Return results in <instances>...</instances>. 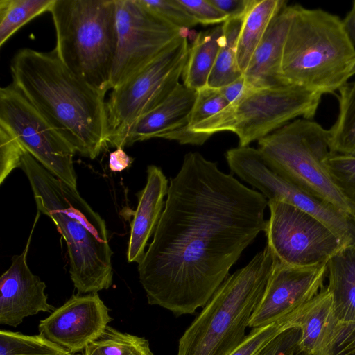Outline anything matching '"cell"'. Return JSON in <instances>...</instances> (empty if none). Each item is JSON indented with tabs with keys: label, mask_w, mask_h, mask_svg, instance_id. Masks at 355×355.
<instances>
[{
	"label": "cell",
	"mask_w": 355,
	"mask_h": 355,
	"mask_svg": "<svg viewBox=\"0 0 355 355\" xmlns=\"http://www.w3.org/2000/svg\"><path fill=\"white\" fill-rule=\"evenodd\" d=\"M268 200L216 162L189 152L171 178L153 239L138 265L150 305L175 316L205 306L265 228Z\"/></svg>",
	"instance_id": "1"
},
{
	"label": "cell",
	"mask_w": 355,
	"mask_h": 355,
	"mask_svg": "<svg viewBox=\"0 0 355 355\" xmlns=\"http://www.w3.org/2000/svg\"><path fill=\"white\" fill-rule=\"evenodd\" d=\"M10 73L12 84L76 153L94 159L109 146L105 95L71 71L55 49H20Z\"/></svg>",
	"instance_id": "2"
},
{
	"label": "cell",
	"mask_w": 355,
	"mask_h": 355,
	"mask_svg": "<svg viewBox=\"0 0 355 355\" xmlns=\"http://www.w3.org/2000/svg\"><path fill=\"white\" fill-rule=\"evenodd\" d=\"M19 168L32 189L37 211L49 216L65 240L71 279L79 294L97 293L112 284V251L105 221L78 189L59 180L28 152Z\"/></svg>",
	"instance_id": "3"
},
{
	"label": "cell",
	"mask_w": 355,
	"mask_h": 355,
	"mask_svg": "<svg viewBox=\"0 0 355 355\" xmlns=\"http://www.w3.org/2000/svg\"><path fill=\"white\" fill-rule=\"evenodd\" d=\"M293 6L282 72L289 85L320 95L335 94L355 76V46L338 16Z\"/></svg>",
	"instance_id": "4"
},
{
	"label": "cell",
	"mask_w": 355,
	"mask_h": 355,
	"mask_svg": "<svg viewBox=\"0 0 355 355\" xmlns=\"http://www.w3.org/2000/svg\"><path fill=\"white\" fill-rule=\"evenodd\" d=\"M275 262L266 245L230 275L179 339L177 355H229L234 350L247 336Z\"/></svg>",
	"instance_id": "5"
},
{
	"label": "cell",
	"mask_w": 355,
	"mask_h": 355,
	"mask_svg": "<svg viewBox=\"0 0 355 355\" xmlns=\"http://www.w3.org/2000/svg\"><path fill=\"white\" fill-rule=\"evenodd\" d=\"M115 0H55L50 10L54 49L74 74L105 94L117 46Z\"/></svg>",
	"instance_id": "6"
},
{
	"label": "cell",
	"mask_w": 355,
	"mask_h": 355,
	"mask_svg": "<svg viewBox=\"0 0 355 355\" xmlns=\"http://www.w3.org/2000/svg\"><path fill=\"white\" fill-rule=\"evenodd\" d=\"M322 96L293 85L249 87L239 100L218 114L170 133L168 139L200 146L214 134L230 131L238 137L239 146H248L297 117L313 119Z\"/></svg>",
	"instance_id": "7"
},
{
	"label": "cell",
	"mask_w": 355,
	"mask_h": 355,
	"mask_svg": "<svg viewBox=\"0 0 355 355\" xmlns=\"http://www.w3.org/2000/svg\"><path fill=\"white\" fill-rule=\"evenodd\" d=\"M329 130L313 119H296L258 141L267 165L304 191L352 217L324 165L333 152Z\"/></svg>",
	"instance_id": "8"
},
{
	"label": "cell",
	"mask_w": 355,
	"mask_h": 355,
	"mask_svg": "<svg viewBox=\"0 0 355 355\" xmlns=\"http://www.w3.org/2000/svg\"><path fill=\"white\" fill-rule=\"evenodd\" d=\"M188 33L184 29L148 65L112 89L106 102L109 146L123 148L136 122L180 84L189 49Z\"/></svg>",
	"instance_id": "9"
},
{
	"label": "cell",
	"mask_w": 355,
	"mask_h": 355,
	"mask_svg": "<svg viewBox=\"0 0 355 355\" xmlns=\"http://www.w3.org/2000/svg\"><path fill=\"white\" fill-rule=\"evenodd\" d=\"M0 123L49 172L77 189L76 150L12 83L0 89Z\"/></svg>",
	"instance_id": "10"
},
{
	"label": "cell",
	"mask_w": 355,
	"mask_h": 355,
	"mask_svg": "<svg viewBox=\"0 0 355 355\" xmlns=\"http://www.w3.org/2000/svg\"><path fill=\"white\" fill-rule=\"evenodd\" d=\"M225 157L232 173L257 189L268 200L285 202L304 211L329 227L344 248H355V218L279 175L267 165L258 148L238 146L229 149Z\"/></svg>",
	"instance_id": "11"
},
{
	"label": "cell",
	"mask_w": 355,
	"mask_h": 355,
	"mask_svg": "<svg viewBox=\"0 0 355 355\" xmlns=\"http://www.w3.org/2000/svg\"><path fill=\"white\" fill-rule=\"evenodd\" d=\"M270 218L263 232L277 260L292 266H313L329 260L344 246L323 223L289 203L268 200Z\"/></svg>",
	"instance_id": "12"
},
{
	"label": "cell",
	"mask_w": 355,
	"mask_h": 355,
	"mask_svg": "<svg viewBox=\"0 0 355 355\" xmlns=\"http://www.w3.org/2000/svg\"><path fill=\"white\" fill-rule=\"evenodd\" d=\"M117 46L111 89L145 68L184 29H179L141 5L139 0H115Z\"/></svg>",
	"instance_id": "13"
},
{
	"label": "cell",
	"mask_w": 355,
	"mask_h": 355,
	"mask_svg": "<svg viewBox=\"0 0 355 355\" xmlns=\"http://www.w3.org/2000/svg\"><path fill=\"white\" fill-rule=\"evenodd\" d=\"M327 263L292 266L275 257L272 271L248 327L257 328L276 322L286 325L293 315L324 288Z\"/></svg>",
	"instance_id": "14"
},
{
	"label": "cell",
	"mask_w": 355,
	"mask_h": 355,
	"mask_svg": "<svg viewBox=\"0 0 355 355\" xmlns=\"http://www.w3.org/2000/svg\"><path fill=\"white\" fill-rule=\"evenodd\" d=\"M111 320L98 293L73 295L40 321L39 334L73 354L98 338Z\"/></svg>",
	"instance_id": "15"
},
{
	"label": "cell",
	"mask_w": 355,
	"mask_h": 355,
	"mask_svg": "<svg viewBox=\"0 0 355 355\" xmlns=\"http://www.w3.org/2000/svg\"><path fill=\"white\" fill-rule=\"evenodd\" d=\"M40 215L37 211L22 252L12 257L10 266L0 277L1 324L17 327L26 317L55 310L47 302L45 283L31 271L27 263L32 235Z\"/></svg>",
	"instance_id": "16"
},
{
	"label": "cell",
	"mask_w": 355,
	"mask_h": 355,
	"mask_svg": "<svg viewBox=\"0 0 355 355\" xmlns=\"http://www.w3.org/2000/svg\"><path fill=\"white\" fill-rule=\"evenodd\" d=\"M292 16L293 6L286 4L269 24L243 73L250 87L289 85L283 75L282 58Z\"/></svg>",
	"instance_id": "17"
},
{
	"label": "cell",
	"mask_w": 355,
	"mask_h": 355,
	"mask_svg": "<svg viewBox=\"0 0 355 355\" xmlns=\"http://www.w3.org/2000/svg\"><path fill=\"white\" fill-rule=\"evenodd\" d=\"M146 184L137 193V207L132 211L130 235L128 243V261L138 264L145 254V248L154 234L164 208L168 180L161 168L155 165L147 167Z\"/></svg>",
	"instance_id": "18"
},
{
	"label": "cell",
	"mask_w": 355,
	"mask_h": 355,
	"mask_svg": "<svg viewBox=\"0 0 355 355\" xmlns=\"http://www.w3.org/2000/svg\"><path fill=\"white\" fill-rule=\"evenodd\" d=\"M196 96V90L180 83L166 100L136 122L128 133L125 147L153 138L164 139L185 128Z\"/></svg>",
	"instance_id": "19"
},
{
	"label": "cell",
	"mask_w": 355,
	"mask_h": 355,
	"mask_svg": "<svg viewBox=\"0 0 355 355\" xmlns=\"http://www.w3.org/2000/svg\"><path fill=\"white\" fill-rule=\"evenodd\" d=\"M338 322L332 298L327 288L322 289L286 322V326L301 329V345L311 355H319Z\"/></svg>",
	"instance_id": "20"
},
{
	"label": "cell",
	"mask_w": 355,
	"mask_h": 355,
	"mask_svg": "<svg viewBox=\"0 0 355 355\" xmlns=\"http://www.w3.org/2000/svg\"><path fill=\"white\" fill-rule=\"evenodd\" d=\"M334 313L338 321H355V248H343L327 263Z\"/></svg>",
	"instance_id": "21"
},
{
	"label": "cell",
	"mask_w": 355,
	"mask_h": 355,
	"mask_svg": "<svg viewBox=\"0 0 355 355\" xmlns=\"http://www.w3.org/2000/svg\"><path fill=\"white\" fill-rule=\"evenodd\" d=\"M223 36V25L195 35L182 74V84L187 87L198 90L208 85Z\"/></svg>",
	"instance_id": "22"
},
{
	"label": "cell",
	"mask_w": 355,
	"mask_h": 355,
	"mask_svg": "<svg viewBox=\"0 0 355 355\" xmlns=\"http://www.w3.org/2000/svg\"><path fill=\"white\" fill-rule=\"evenodd\" d=\"M286 4L284 0H254L244 17L237 44V62L243 73L271 21Z\"/></svg>",
	"instance_id": "23"
},
{
	"label": "cell",
	"mask_w": 355,
	"mask_h": 355,
	"mask_svg": "<svg viewBox=\"0 0 355 355\" xmlns=\"http://www.w3.org/2000/svg\"><path fill=\"white\" fill-rule=\"evenodd\" d=\"M244 18L228 19L223 24L221 46L208 80V86L219 89L243 75L237 62V44Z\"/></svg>",
	"instance_id": "24"
},
{
	"label": "cell",
	"mask_w": 355,
	"mask_h": 355,
	"mask_svg": "<svg viewBox=\"0 0 355 355\" xmlns=\"http://www.w3.org/2000/svg\"><path fill=\"white\" fill-rule=\"evenodd\" d=\"M338 113L329 130L333 153L355 155V79L338 91Z\"/></svg>",
	"instance_id": "25"
},
{
	"label": "cell",
	"mask_w": 355,
	"mask_h": 355,
	"mask_svg": "<svg viewBox=\"0 0 355 355\" xmlns=\"http://www.w3.org/2000/svg\"><path fill=\"white\" fill-rule=\"evenodd\" d=\"M55 0H0V46L24 24L50 11Z\"/></svg>",
	"instance_id": "26"
},
{
	"label": "cell",
	"mask_w": 355,
	"mask_h": 355,
	"mask_svg": "<svg viewBox=\"0 0 355 355\" xmlns=\"http://www.w3.org/2000/svg\"><path fill=\"white\" fill-rule=\"evenodd\" d=\"M84 355H153L143 337L119 331L107 326L103 334L85 349Z\"/></svg>",
	"instance_id": "27"
},
{
	"label": "cell",
	"mask_w": 355,
	"mask_h": 355,
	"mask_svg": "<svg viewBox=\"0 0 355 355\" xmlns=\"http://www.w3.org/2000/svg\"><path fill=\"white\" fill-rule=\"evenodd\" d=\"M0 355H72L61 346L39 335L0 331Z\"/></svg>",
	"instance_id": "28"
},
{
	"label": "cell",
	"mask_w": 355,
	"mask_h": 355,
	"mask_svg": "<svg viewBox=\"0 0 355 355\" xmlns=\"http://www.w3.org/2000/svg\"><path fill=\"white\" fill-rule=\"evenodd\" d=\"M324 163L331 180L355 218V155L332 153Z\"/></svg>",
	"instance_id": "29"
},
{
	"label": "cell",
	"mask_w": 355,
	"mask_h": 355,
	"mask_svg": "<svg viewBox=\"0 0 355 355\" xmlns=\"http://www.w3.org/2000/svg\"><path fill=\"white\" fill-rule=\"evenodd\" d=\"M228 105L229 103L221 94L219 89L207 85L196 90L195 102L185 128L209 119Z\"/></svg>",
	"instance_id": "30"
},
{
	"label": "cell",
	"mask_w": 355,
	"mask_h": 355,
	"mask_svg": "<svg viewBox=\"0 0 355 355\" xmlns=\"http://www.w3.org/2000/svg\"><path fill=\"white\" fill-rule=\"evenodd\" d=\"M150 11L179 29H189L197 21L178 0H139Z\"/></svg>",
	"instance_id": "31"
},
{
	"label": "cell",
	"mask_w": 355,
	"mask_h": 355,
	"mask_svg": "<svg viewBox=\"0 0 355 355\" xmlns=\"http://www.w3.org/2000/svg\"><path fill=\"white\" fill-rule=\"evenodd\" d=\"M301 336V329L298 326H288L254 355H311L302 347Z\"/></svg>",
	"instance_id": "32"
},
{
	"label": "cell",
	"mask_w": 355,
	"mask_h": 355,
	"mask_svg": "<svg viewBox=\"0 0 355 355\" xmlns=\"http://www.w3.org/2000/svg\"><path fill=\"white\" fill-rule=\"evenodd\" d=\"M26 151L16 137L3 124L0 123V184L10 173L19 168L21 158Z\"/></svg>",
	"instance_id": "33"
},
{
	"label": "cell",
	"mask_w": 355,
	"mask_h": 355,
	"mask_svg": "<svg viewBox=\"0 0 355 355\" xmlns=\"http://www.w3.org/2000/svg\"><path fill=\"white\" fill-rule=\"evenodd\" d=\"M319 355H355V321H338Z\"/></svg>",
	"instance_id": "34"
},
{
	"label": "cell",
	"mask_w": 355,
	"mask_h": 355,
	"mask_svg": "<svg viewBox=\"0 0 355 355\" xmlns=\"http://www.w3.org/2000/svg\"><path fill=\"white\" fill-rule=\"evenodd\" d=\"M285 327H287L284 323L276 322L253 328L229 355H254Z\"/></svg>",
	"instance_id": "35"
},
{
	"label": "cell",
	"mask_w": 355,
	"mask_h": 355,
	"mask_svg": "<svg viewBox=\"0 0 355 355\" xmlns=\"http://www.w3.org/2000/svg\"><path fill=\"white\" fill-rule=\"evenodd\" d=\"M178 3L204 26L225 22L228 16L216 8L210 0H178Z\"/></svg>",
	"instance_id": "36"
},
{
	"label": "cell",
	"mask_w": 355,
	"mask_h": 355,
	"mask_svg": "<svg viewBox=\"0 0 355 355\" xmlns=\"http://www.w3.org/2000/svg\"><path fill=\"white\" fill-rule=\"evenodd\" d=\"M229 19L244 18L254 0H210Z\"/></svg>",
	"instance_id": "37"
},
{
	"label": "cell",
	"mask_w": 355,
	"mask_h": 355,
	"mask_svg": "<svg viewBox=\"0 0 355 355\" xmlns=\"http://www.w3.org/2000/svg\"><path fill=\"white\" fill-rule=\"evenodd\" d=\"M249 87L243 75L234 81L221 87L219 90L230 105L239 100Z\"/></svg>",
	"instance_id": "38"
},
{
	"label": "cell",
	"mask_w": 355,
	"mask_h": 355,
	"mask_svg": "<svg viewBox=\"0 0 355 355\" xmlns=\"http://www.w3.org/2000/svg\"><path fill=\"white\" fill-rule=\"evenodd\" d=\"M134 159L126 154L122 148L110 153L108 166L112 172H121L129 168Z\"/></svg>",
	"instance_id": "39"
},
{
	"label": "cell",
	"mask_w": 355,
	"mask_h": 355,
	"mask_svg": "<svg viewBox=\"0 0 355 355\" xmlns=\"http://www.w3.org/2000/svg\"><path fill=\"white\" fill-rule=\"evenodd\" d=\"M343 24L347 35L355 46V0L343 19Z\"/></svg>",
	"instance_id": "40"
},
{
	"label": "cell",
	"mask_w": 355,
	"mask_h": 355,
	"mask_svg": "<svg viewBox=\"0 0 355 355\" xmlns=\"http://www.w3.org/2000/svg\"><path fill=\"white\" fill-rule=\"evenodd\" d=\"M72 355H73V354H72Z\"/></svg>",
	"instance_id": "41"
}]
</instances>
